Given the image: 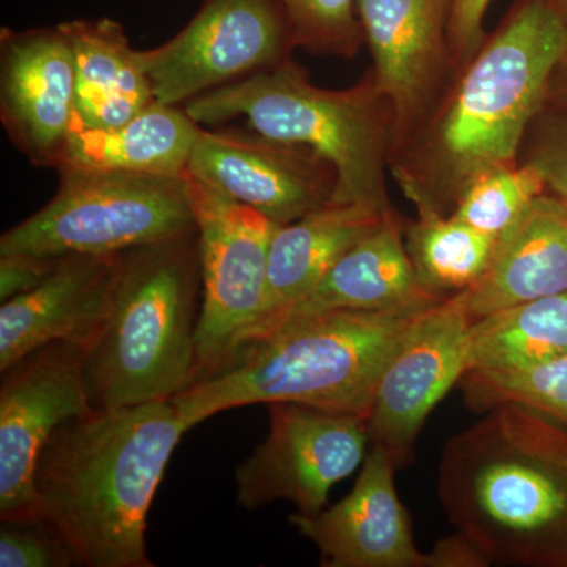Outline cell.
Returning a JSON list of instances; mask_svg holds the SVG:
<instances>
[{"label": "cell", "mask_w": 567, "mask_h": 567, "mask_svg": "<svg viewBox=\"0 0 567 567\" xmlns=\"http://www.w3.org/2000/svg\"><path fill=\"white\" fill-rule=\"evenodd\" d=\"M567 54V0H516L390 156L416 210L451 215L477 175L518 163L529 123Z\"/></svg>", "instance_id": "obj_1"}, {"label": "cell", "mask_w": 567, "mask_h": 567, "mask_svg": "<svg viewBox=\"0 0 567 567\" xmlns=\"http://www.w3.org/2000/svg\"><path fill=\"white\" fill-rule=\"evenodd\" d=\"M173 402L93 410L41 451L35 496L48 522L89 567H153L147 516L186 434Z\"/></svg>", "instance_id": "obj_2"}, {"label": "cell", "mask_w": 567, "mask_h": 567, "mask_svg": "<svg viewBox=\"0 0 567 567\" xmlns=\"http://www.w3.org/2000/svg\"><path fill=\"white\" fill-rule=\"evenodd\" d=\"M447 442L439 466L447 518L488 565L567 558V424L505 402Z\"/></svg>", "instance_id": "obj_3"}, {"label": "cell", "mask_w": 567, "mask_h": 567, "mask_svg": "<svg viewBox=\"0 0 567 567\" xmlns=\"http://www.w3.org/2000/svg\"><path fill=\"white\" fill-rule=\"evenodd\" d=\"M427 308L331 311L293 320L171 402L186 431L226 410L276 402L369 416L388 361Z\"/></svg>", "instance_id": "obj_4"}, {"label": "cell", "mask_w": 567, "mask_h": 567, "mask_svg": "<svg viewBox=\"0 0 567 567\" xmlns=\"http://www.w3.org/2000/svg\"><path fill=\"white\" fill-rule=\"evenodd\" d=\"M200 305L196 226L122 252L110 312L82 360L92 410L171 401L193 385Z\"/></svg>", "instance_id": "obj_5"}, {"label": "cell", "mask_w": 567, "mask_h": 567, "mask_svg": "<svg viewBox=\"0 0 567 567\" xmlns=\"http://www.w3.org/2000/svg\"><path fill=\"white\" fill-rule=\"evenodd\" d=\"M185 111L199 125L244 117L265 137L303 145L333 167V203L394 210L386 188L394 107L371 70L352 87L330 91L312 84L300 65L287 59L196 96Z\"/></svg>", "instance_id": "obj_6"}, {"label": "cell", "mask_w": 567, "mask_h": 567, "mask_svg": "<svg viewBox=\"0 0 567 567\" xmlns=\"http://www.w3.org/2000/svg\"><path fill=\"white\" fill-rule=\"evenodd\" d=\"M61 185L35 215L0 238V256L58 262L107 256L193 229L185 178L61 169Z\"/></svg>", "instance_id": "obj_7"}, {"label": "cell", "mask_w": 567, "mask_h": 567, "mask_svg": "<svg viewBox=\"0 0 567 567\" xmlns=\"http://www.w3.org/2000/svg\"><path fill=\"white\" fill-rule=\"evenodd\" d=\"M199 235L203 305L196 331V380L227 368L248 344L267 292L276 224L185 173Z\"/></svg>", "instance_id": "obj_8"}, {"label": "cell", "mask_w": 567, "mask_h": 567, "mask_svg": "<svg viewBox=\"0 0 567 567\" xmlns=\"http://www.w3.org/2000/svg\"><path fill=\"white\" fill-rule=\"evenodd\" d=\"M295 50L279 0H204L185 28L137 51L156 102L178 106L246 74L270 70Z\"/></svg>", "instance_id": "obj_9"}, {"label": "cell", "mask_w": 567, "mask_h": 567, "mask_svg": "<svg viewBox=\"0 0 567 567\" xmlns=\"http://www.w3.org/2000/svg\"><path fill=\"white\" fill-rule=\"evenodd\" d=\"M368 416L316 406L270 404V432L237 466V502L254 511L289 502L300 514H316L331 488L363 465Z\"/></svg>", "instance_id": "obj_10"}, {"label": "cell", "mask_w": 567, "mask_h": 567, "mask_svg": "<svg viewBox=\"0 0 567 567\" xmlns=\"http://www.w3.org/2000/svg\"><path fill=\"white\" fill-rule=\"evenodd\" d=\"M394 458L371 445L344 499L316 514H293L290 524L320 551L323 567L487 566L464 536L442 540L431 554L415 544L409 513L395 491Z\"/></svg>", "instance_id": "obj_11"}, {"label": "cell", "mask_w": 567, "mask_h": 567, "mask_svg": "<svg viewBox=\"0 0 567 567\" xmlns=\"http://www.w3.org/2000/svg\"><path fill=\"white\" fill-rule=\"evenodd\" d=\"M84 346L54 342L2 372L0 388V517L40 520L35 468L63 424L92 413L85 393Z\"/></svg>", "instance_id": "obj_12"}, {"label": "cell", "mask_w": 567, "mask_h": 567, "mask_svg": "<svg viewBox=\"0 0 567 567\" xmlns=\"http://www.w3.org/2000/svg\"><path fill=\"white\" fill-rule=\"evenodd\" d=\"M472 324L465 292L447 297L416 317L388 361L368 427L371 445L383 447L395 465L410 462L425 420L468 372Z\"/></svg>", "instance_id": "obj_13"}, {"label": "cell", "mask_w": 567, "mask_h": 567, "mask_svg": "<svg viewBox=\"0 0 567 567\" xmlns=\"http://www.w3.org/2000/svg\"><path fill=\"white\" fill-rule=\"evenodd\" d=\"M186 173L248 205L276 226L298 221L333 203L338 177L303 145L262 134L200 128Z\"/></svg>", "instance_id": "obj_14"}, {"label": "cell", "mask_w": 567, "mask_h": 567, "mask_svg": "<svg viewBox=\"0 0 567 567\" xmlns=\"http://www.w3.org/2000/svg\"><path fill=\"white\" fill-rule=\"evenodd\" d=\"M358 10L371 73L394 107L395 147L456 73L447 41L451 0H358Z\"/></svg>", "instance_id": "obj_15"}, {"label": "cell", "mask_w": 567, "mask_h": 567, "mask_svg": "<svg viewBox=\"0 0 567 567\" xmlns=\"http://www.w3.org/2000/svg\"><path fill=\"white\" fill-rule=\"evenodd\" d=\"M0 118L29 162L58 169L76 121L73 52L61 24L0 32Z\"/></svg>", "instance_id": "obj_16"}, {"label": "cell", "mask_w": 567, "mask_h": 567, "mask_svg": "<svg viewBox=\"0 0 567 567\" xmlns=\"http://www.w3.org/2000/svg\"><path fill=\"white\" fill-rule=\"evenodd\" d=\"M121 254L65 257L39 286L2 303L0 371L54 342L91 344L111 309Z\"/></svg>", "instance_id": "obj_17"}, {"label": "cell", "mask_w": 567, "mask_h": 567, "mask_svg": "<svg viewBox=\"0 0 567 567\" xmlns=\"http://www.w3.org/2000/svg\"><path fill=\"white\" fill-rule=\"evenodd\" d=\"M391 212L330 203L298 221L276 227L268 254L264 308L246 347L279 330L339 259L385 221Z\"/></svg>", "instance_id": "obj_18"}, {"label": "cell", "mask_w": 567, "mask_h": 567, "mask_svg": "<svg viewBox=\"0 0 567 567\" xmlns=\"http://www.w3.org/2000/svg\"><path fill=\"white\" fill-rule=\"evenodd\" d=\"M567 292V200L546 192L513 229L496 240L494 257L476 286L466 290L473 320Z\"/></svg>", "instance_id": "obj_19"}, {"label": "cell", "mask_w": 567, "mask_h": 567, "mask_svg": "<svg viewBox=\"0 0 567 567\" xmlns=\"http://www.w3.org/2000/svg\"><path fill=\"white\" fill-rule=\"evenodd\" d=\"M406 224L401 213L391 212L339 259L286 323L331 311H410L445 300L425 292L417 281L406 252Z\"/></svg>", "instance_id": "obj_20"}, {"label": "cell", "mask_w": 567, "mask_h": 567, "mask_svg": "<svg viewBox=\"0 0 567 567\" xmlns=\"http://www.w3.org/2000/svg\"><path fill=\"white\" fill-rule=\"evenodd\" d=\"M199 132L185 107L159 102L114 128L74 121L58 171L183 177Z\"/></svg>", "instance_id": "obj_21"}, {"label": "cell", "mask_w": 567, "mask_h": 567, "mask_svg": "<svg viewBox=\"0 0 567 567\" xmlns=\"http://www.w3.org/2000/svg\"><path fill=\"white\" fill-rule=\"evenodd\" d=\"M61 28L73 52L78 122L89 128H114L156 103L121 22L74 20Z\"/></svg>", "instance_id": "obj_22"}, {"label": "cell", "mask_w": 567, "mask_h": 567, "mask_svg": "<svg viewBox=\"0 0 567 567\" xmlns=\"http://www.w3.org/2000/svg\"><path fill=\"white\" fill-rule=\"evenodd\" d=\"M563 354H567V292L473 320L468 372L520 371Z\"/></svg>", "instance_id": "obj_23"}, {"label": "cell", "mask_w": 567, "mask_h": 567, "mask_svg": "<svg viewBox=\"0 0 567 567\" xmlns=\"http://www.w3.org/2000/svg\"><path fill=\"white\" fill-rule=\"evenodd\" d=\"M405 246L425 292L447 298L480 282L496 240L453 215L421 210L406 224Z\"/></svg>", "instance_id": "obj_24"}, {"label": "cell", "mask_w": 567, "mask_h": 567, "mask_svg": "<svg viewBox=\"0 0 567 567\" xmlns=\"http://www.w3.org/2000/svg\"><path fill=\"white\" fill-rule=\"evenodd\" d=\"M546 192V182L535 167L507 164L477 175L461 194L451 215L498 240Z\"/></svg>", "instance_id": "obj_25"}, {"label": "cell", "mask_w": 567, "mask_h": 567, "mask_svg": "<svg viewBox=\"0 0 567 567\" xmlns=\"http://www.w3.org/2000/svg\"><path fill=\"white\" fill-rule=\"evenodd\" d=\"M466 398L477 409L517 402L567 424V354L509 372H468Z\"/></svg>", "instance_id": "obj_26"}, {"label": "cell", "mask_w": 567, "mask_h": 567, "mask_svg": "<svg viewBox=\"0 0 567 567\" xmlns=\"http://www.w3.org/2000/svg\"><path fill=\"white\" fill-rule=\"evenodd\" d=\"M295 48L350 59L365 41L358 0H279Z\"/></svg>", "instance_id": "obj_27"}, {"label": "cell", "mask_w": 567, "mask_h": 567, "mask_svg": "<svg viewBox=\"0 0 567 567\" xmlns=\"http://www.w3.org/2000/svg\"><path fill=\"white\" fill-rule=\"evenodd\" d=\"M518 163L535 167L547 192L567 200V96H547L529 123Z\"/></svg>", "instance_id": "obj_28"}, {"label": "cell", "mask_w": 567, "mask_h": 567, "mask_svg": "<svg viewBox=\"0 0 567 567\" xmlns=\"http://www.w3.org/2000/svg\"><path fill=\"white\" fill-rule=\"evenodd\" d=\"M80 565L70 544L48 522H2L0 566L69 567Z\"/></svg>", "instance_id": "obj_29"}, {"label": "cell", "mask_w": 567, "mask_h": 567, "mask_svg": "<svg viewBox=\"0 0 567 567\" xmlns=\"http://www.w3.org/2000/svg\"><path fill=\"white\" fill-rule=\"evenodd\" d=\"M492 0H451L447 41L454 69L466 65L480 48L487 33L484 31V17Z\"/></svg>", "instance_id": "obj_30"}, {"label": "cell", "mask_w": 567, "mask_h": 567, "mask_svg": "<svg viewBox=\"0 0 567 567\" xmlns=\"http://www.w3.org/2000/svg\"><path fill=\"white\" fill-rule=\"evenodd\" d=\"M58 262L22 256H0V300L2 303L39 286L54 270Z\"/></svg>", "instance_id": "obj_31"}, {"label": "cell", "mask_w": 567, "mask_h": 567, "mask_svg": "<svg viewBox=\"0 0 567 567\" xmlns=\"http://www.w3.org/2000/svg\"><path fill=\"white\" fill-rule=\"evenodd\" d=\"M547 96H567V54L551 74Z\"/></svg>", "instance_id": "obj_32"}, {"label": "cell", "mask_w": 567, "mask_h": 567, "mask_svg": "<svg viewBox=\"0 0 567 567\" xmlns=\"http://www.w3.org/2000/svg\"><path fill=\"white\" fill-rule=\"evenodd\" d=\"M563 566L567 567V558L565 559V563H563Z\"/></svg>", "instance_id": "obj_33"}]
</instances>
